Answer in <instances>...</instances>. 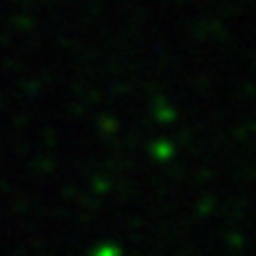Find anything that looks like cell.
Listing matches in <instances>:
<instances>
[{
  "mask_svg": "<svg viewBox=\"0 0 256 256\" xmlns=\"http://www.w3.org/2000/svg\"><path fill=\"white\" fill-rule=\"evenodd\" d=\"M97 256H120V254L115 251V248H110V246H104V248H100V251H97Z\"/></svg>",
  "mask_w": 256,
  "mask_h": 256,
  "instance_id": "6da1fadb",
  "label": "cell"
}]
</instances>
